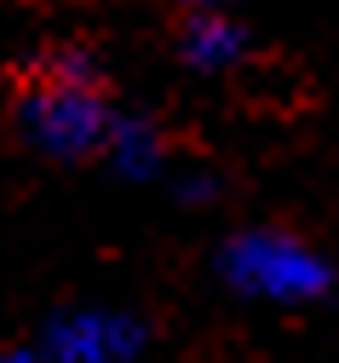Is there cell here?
I'll use <instances>...</instances> for the list:
<instances>
[{"label":"cell","instance_id":"4","mask_svg":"<svg viewBox=\"0 0 339 363\" xmlns=\"http://www.w3.org/2000/svg\"><path fill=\"white\" fill-rule=\"evenodd\" d=\"M178 47H184V64H190V69L219 75V69L241 64V52H248V35H241L236 18H224L219 6H207V12H196V18H184Z\"/></svg>","mask_w":339,"mask_h":363},{"label":"cell","instance_id":"2","mask_svg":"<svg viewBox=\"0 0 339 363\" xmlns=\"http://www.w3.org/2000/svg\"><path fill=\"white\" fill-rule=\"evenodd\" d=\"M224 283L265 306H311L333 289L328 259L287 231H241L224 248Z\"/></svg>","mask_w":339,"mask_h":363},{"label":"cell","instance_id":"5","mask_svg":"<svg viewBox=\"0 0 339 363\" xmlns=\"http://www.w3.org/2000/svg\"><path fill=\"white\" fill-rule=\"evenodd\" d=\"M110 156H115V167H121L127 179H150V173H161V133H156L150 121L127 116V121H115V133H110Z\"/></svg>","mask_w":339,"mask_h":363},{"label":"cell","instance_id":"1","mask_svg":"<svg viewBox=\"0 0 339 363\" xmlns=\"http://www.w3.org/2000/svg\"><path fill=\"white\" fill-rule=\"evenodd\" d=\"M18 121L29 133V145L58 156V162H81L92 150H110V133H115L104 81L81 52H58L29 81V93L18 104Z\"/></svg>","mask_w":339,"mask_h":363},{"label":"cell","instance_id":"6","mask_svg":"<svg viewBox=\"0 0 339 363\" xmlns=\"http://www.w3.org/2000/svg\"><path fill=\"white\" fill-rule=\"evenodd\" d=\"M0 363H40V357H29V352H6Z\"/></svg>","mask_w":339,"mask_h":363},{"label":"cell","instance_id":"3","mask_svg":"<svg viewBox=\"0 0 339 363\" xmlns=\"http://www.w3.org/2000/svg\"><path fill=\"white\" fill-rule=\"evenodd\" d=\"M144 352V329L127 311H104V306H81L52 317L46 329V357L52 363H132Z\"/></svg>","mask_w":339,"mask_h":363}]
</instances>
